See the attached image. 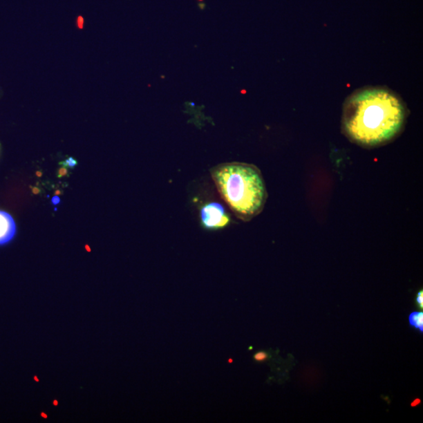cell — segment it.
Segmentation results:
<instances>
[{"mask_svg": "<svg viewBox=\"0 0 423 423\" xmlns=\"http://www.w3.org/2000/svg\"><path fill=\"white\" fill-rule=\"evenodd\" d=\"M68 173V170L66 167H62L60 169H59V172H58V178H62V176H66Z\"/></svg>", "mask_w": 423, "mask_h": 423, "instance_id": "30bf717a", "label": "cell"}, {"mask_svg": "<svg viewBox=\"0 0 423 423\" xmlns=\"http://www.w3.org/2000/svg\"><path fill=\"white\" fill-rule=\"evenodd\" d=\"M223 201L238 219L249 222L263 211L267 199L265 182L254 164L226 162L210 170Z\"/></svg>", "mask_w": 423, "mask_h": 423, "instance_id": "7a4b0ae2", "label": "cell"}, {"mask_svg": "<svg viewBox=\"0 0 423 423\" xmlns=\"http://www.w3.org/2000/svg\"><path fill=\"white\" fill-rule=\"evenodd\" d=\"M15 222L9 214L0 211V245L8 244L16 234Z\"/></svg>", "mask_w": 423, "mask_h": 423, "instance_id": "277c9868", "label": "cell"}, {"mask_svg": "<svg viewBox=\"0 0 423 423\" xmlns=\"http://www.w3.org/2000/svg\"><path fill=\"white\" fill-rule=\"evenodd\" d=\"M410 325L422 332H423V313L413 312L409 315Z\"/></svg>", "mask_w": 423, "mask_h": 423, "instance_id": "5b68a950", "label": "cell"}, {"mask_svg": "<svg viewBox=\"0 0 423 423\" xmlns=\"http://www.w3.org/2000/svg\"><path fill=\"white\" fill-rule=\"evenodd\" d=\"M421 404V400L419 398H416L414 400L413 402L411 403V406L413 408H415Z\"/></svg>", "mask_w": 423, "mask_h": 423, "instance_id": "8fae6325", "label": "cell"}, {"mask_svg": "<svg viewBox=\"0 0 423 423\" xmlns=\"http://www.w3.org/2000/svg\"><path fill=\"white\" fill-rule=\"evenodd\" d=\"M60 202H61L60 198H59L57 196H55V197L52 198V203L54 204V205H57V204L60 203Z\"/></svg>", "mask_w": 423, "mask_h": 423, "instance_id": "7c38bea8", "label": "cell"}, {"mask_svg": "<svg viewBox=\"0 0 423 423\" xmlns=\"http://www.w3.org/2000/svg\"><path fill=\"white\" fill-rule=\"evenodd\" d=\"M269 355L265 351H260L254 355V360L258 362L265 361L268 359Z\"/></svg>", "mask_w": 423, "mask_h": 423, "instance_id": "8992f818", "label": "cell"}, {"mask_svg": "<svg viewBox=\"0 0 423 423\" xmlns=\"http://www.w3.org/2000/svg\"><path fill=\"white\" fill-rule=\"evenodd\" d=\"M62 166L66 168H74L77 166V161L75 160L73 158H69L67 160L64 161L61 163Z\"/></svg>", "mask_w": 423, "mask_h": 423, "instance_id": "52a82bcc", "label": "cell"}, {"mask_svg": "<svg viewBox=\"0 0 423 423\" xmlns=\"http://www.w3.org/2000/svg\"><path fill=\"white\" fill-rule=\"evenodd\" d=\"M405 118L406 110L395 93L384 88H366L346 100L343 129L358 144L379 146L402 131Z\"/></svg>", "mask_w": 423, "mask_h": 423, "instance_id": "6da1fadb", "label": "cell"}, {"mask_svg": "<svg viewBox=\"0 0 423 423\" xmlns=\"http://www.w3.org/2000/svg\"><path fill=\"white\" fill-rule=\"evenodd\" d=\"M232 361H232V359H229V360H228V362H229V363H232Z\"/></svg>", "mask_w": 423, "mask_h": 423, "instance_id": "4fadbf2b", "label": "cell"}, {"mask_svg": "<svg viewBox=\"0 0 423 423\" xmlns=\"http://www.w3.org/2000/svg\"><path fill=\"white\" fill-rule=\"evenodd\" d=\"M417 303L419 304V307L422 309L423 308V292L420 291L418 293V296H417L416 299Z\"/></svg>", "mask_w": 423, "mask_h": 423, "instance_id": "ba28073f", "label": "cell"}, {"mask_svg": "<svg viewBox=\"0 0 423 423\" xmlns=\"http://www.w3.org/2000/svg\"><path fill=\"white\" fill-rule=\"evenodd\" d=\"M76 26H77L78 28L82 29L84 26V19L82 16H79L77 17V21H76Z\"/></svg>", "mask_w": 423, "mask_h": 423, "instance_id": "9c48e42d", "label": "cell"}, {"mask_svg": "<svg viewBox=\"0 0 423 423\" xmlns=\"http://www.w3.org/2000/svg\"><path fill=\"white\" fill-rule=\"evenodd\" d=\"M200 218L202 225L209 230L225 227L231 220L225 207L218 203L205 205L200 210Z\"/></svg>", "mask_w": 423, "mask_h": 423, "instance_id": "3957f363", "label": "cell"}]
</instances>
